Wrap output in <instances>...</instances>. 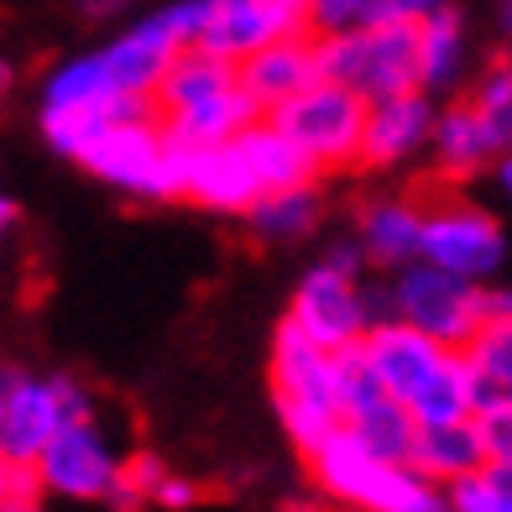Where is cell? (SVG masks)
<instances>
[{
    "mask_svg": "<svg viewBox=\"0 0 512 512\" xmlns=\"http://www.w3.org/2000/svg\"><path fill=\"white\" fill-rule=\"evenodd\" d=\"M0 392H6V371H0Z\"/></svg>",
    "mask_w": 512,
    "mask_h": 512,
    "instance_id": "cell-37",
    "label": "cell"
},
{
    "mask_svg": "<svg viewBox=\"0 0 512 512\" xmlns=\"http://www.w3.org/2000/svg\"><path fill=\"white\" fill-rule=\"evenodd\" d=\"M507 142H512V126L492 121L471 100H450L445 110L434 105V126H429L424 152H434V168L445 183H465V178L486 173L497 157H507Z\"/></svg>",
    "mask_w": 512,
    "mask_h": 512,
    "instance_id": "cell-15",
    "label": "cell"
},
{
    "mask_svg": "<svg viewBox=\"0 0 512 512\" xmlns=\"http://www.w3.org/2000/svg\"><path fill=\"white\" fill-rule=\"evenodd\" d=\"M304 460H309L314 486L335 502L371 507V512H439L445 507L434 481H424L413 465L371 455L361 439L345 434V424L324 434L314 450H304Z\"/></svg>",
    "mask_w": 512,
    "mask_h": 512,
    "instance_id": "cell-1",
    "label": "cell"
},
{
    "mask_svg": "<svg viewBox=\"0 0 512 512\" xmlns=\"http://www.w3.org/2000/svg\"><path fill=\"white\" fill-rule=\"evenodd\" d=\"M298 32H309V0H209L204 32L194 48H209L225 63H241L246 53Z\"/></svg>",
    "mask_w": 512,
    "mask_h": 512,
    "instance_id": "cell-13",
    "label": "cell"
},
{
    "mask_svg": "<svg viewBox=\"0 0 512 512\" xmlns=\"http://www.w3.org/2000/svg\"><path fill=\"white\" fill-rule=\"evenodd\" d=\"M418 32V89L424 95H455L465 74V16L460 6H434L413 21Z\"/></svg>",
    "mask_w": 512,
    "mask_h": 512,
    "instance_id": "cell-20",
    "label": "cell"
},
{
    "mask_svg": "<svg viewBox=\"0 0 512 512\" xmlns=\"http://www.w3.org/2000/svg\"><path fill=\"white\" fill-rule=\"evenodd\" d=\"M262 194L241 142H209V147H183L178 157V199H189L215 215H241V209Z\"/></svg>",
    "mask_w": 512,
    "mask_h": 512,
    "instance_id": "cell-16",
    "label": "cell"
},
{
    "mask_svg": "<svg viewBox=\"0 0 512 512\" xmlns=\"http://www.w3.org/2000/svg\"><path fill=\"white\" fill-rule=\"evenodd\" d=\"M387 314L408 319L413 330H424L429 340L460 351V345L476 335L481 319L512 314V304L492 283H471V277L445 272V267L424 262V256H413V262H403L387 283Z\"/></svg>",
    "mask_w": 512,
    "mask_h": 512,
    "instance_id": "cell-2",
    "label": "cell"
},
{
    "mask_svg": "<svg viewBox=\"0 0 512 512\" xmlns=\"http://www.w3.org/2000/svg\"><path fill=\"white\" fill-rule=\"evenodd\" d=\"M319 189L314 183H288V189H262L241 215L251 220V230L262 241H298L319 225Z\"/></svg>",
    "mask_w": 512,
    "mask_h": 512,
    "instance_id": "cell-25",
    "label": "cell"
},
{
    "mask_svg": "<svg viewBox=\"0 0 512 512\" xmlns=\"http://www.w3.org/2000/svg\"><path fill=\"white\" fill-rule=\"evenodd\" d=\"M319 79L356 89L361 100L418 89V32L408 16H371L361 27L314 32Z\"/></svg>",
    "mask_w": 512,
    "mask_h": 512,
    "instance_id": "cell-3",
    "label": "cell"
},
{
    "mask_svg": "<svg viewBox=\"0 0 512 512\" xmlns=\"http://www.w3.org/2000/svg\"><path fill=\"white\" fill-rule=\"evenodd\" d=\"M356 246L366 267L398 272L418 256V199H371L356 220Z\"/></svg>",
    "mask_w": 512,
    "mask_h": 512,
    "instance_id": "cell-22",
    "label": "cell"
},
{
    "mask_svg": "<svg viewBox=\"0 0 512 512\" xmlns=\"http://www.w3.org/2000/svg\"><path fill=\"white\" fill-rule=\"evenodd\" d=\"M11 84H16V68L0 58V110H6V100H11Z\"/></svg>",
    "mask_w": 512,
    "mask_h": 512,
    "instance_id": "cell-35",
    "label": "cell"
},
{
    "mask_svg": "<svg viewBox=\"0 0 512 512\" xmlns=\"http://www.w3.org/2000/svg\"><path fill=\"white\" fill-rule=\"evenodd\" d=\"M89 413H95V398L74 377H6V392H0V460L32 465L37 450L68 418Z\"/></svg>",
    "mask_w": 512,
    "mask_h": 512,
    "instance_id": "cell-9",
    "label": "cell"
},
{
    "mask_svg": "<svg viewBox=\"0 0 512 512\" xmlns=\"http://www.w3.org/2000/svg\"><path fill=\"white\" fill-rule=\"evenodd\" d=\"M434 6H450V0H382L377 16H408V21H418V16L434 11Z\"/></svg>",
    "mask_w": 512,
    "mask_h": 512,
    "instance_id": "cell-33",
    "label": "cell"
},
{
    "mask_svg": "<svg viewBox=\"0 0 512 512\" xmlns=\"http://www.w3.org/2000/svg\"><path fill=\"white\" fill-rule=\"evenodd\" d=\"M32 471L42 481V497H68V502H105L115 476H121V450L110 434L89 418H68V424L37 450Z\"/></svg>",
    "mask_w": 512,
    "mask_h": 512,
    "instance_id": "cell-10",
    "label": "cell"
},
{
    "mask_svg": "<svg viewBox=\"0 0 512 512\" xmlns=\"http://www.w3.org/2000/svg\"><path fill=\"white\" fill-rule=\"evenodd\" d=\"M256 115H262V110H256V100L246 95L236 79H230L225 89H215V95H204L194 105L162 110L157 121H162V131H168L178 147H209V142H230V136L246 131Z\"/></svg>",
    "mask_w": 512,
    "mask_h": 512,
    "instance_id": "cell-19",
    "label": "cell"
},
{
    "mask_svg": "<svg viewBox=\"0 0 512 512\" xmlns=\"http://www.w3.org/2000/svg\"><path fill=\"white\" fill-rule=\"evenodd\" d=\"M382 11V0H309V32H340L361 27Z\"/></svg>",
    "mask_w": 512,
    "mask_h": 512,
    "instance_id": "cell-31",
    "label": "cell"
},
{
    "mask_svg": "<svg viewBox=\"0 0 512 512\" xmlns=\"http://www.w3.org/2000/svg\"><path fill=\"white\" fill-rule=\"evenodd\" d=\"M136 110H152V105L121 95L110 84L100 53H79V58L58 63L48 84H42V136H48V147L58 157H79L105 121L136 115Z\"/></svg>",
    "mask_w": 512,
    "mask_h": 512,
    "instance_id": "cell-6",
    "label": "cell"
},
{
    "mask_svg": "<svg viewBox=\"0 0 512 512\" xmlns=\"http://www.w3.org/2000/svg\"><path fill=\"white\" fill-rule=\"evenodd\" d=\"M418 256L445 272H460L471 283H492L507 262V236L492 209H481L471 199L439 194L418 199Z\"/></svg>",
    "mask_w": 512,
    "mask_h": 512,
    "instance_id": "cell-8",
    "label": "cell"
},
{
    "mask_svg": "<svg viewBox=\"0 0 512 512\" xmlns=\"http://www.w3.org/2000/svg\"><path fill=\"white\" fill-rule=\"evenodd\" d=\"M288 324L298 335H309L324 351H345L356 345L361 330L371 324L366 314V272H351L324 256L319 267H309L293 288V304H288Z\"/></svg>",
    "mask_w": 512,
    "mask_h": 512,
    "instance_id": "cell-11",
    "label": "cell"
},
{
    "mask_svg": "<svg viewBox=\"0 0 512 512\" xmlns=\"http://www.w3.org/2000/svg\"><path fill=\"white\" fill-rule=\"evenodd\" d=\"M272 403L298 450H314L330 429H340L335 398V351L314 345L283 319L272 335Z\"/></svg>",
    "mask_w": 512,
    "mask_h": 512,
    "instance_id": "cell-5",
    "label": "cell"
},
{
    "mask_svg": "<svg viewBox=\"0 0 512 512\" xmlns=\"http://www.w3.org/2000/svg\"><path fill=\"white\" fill-rule=\"evenodd\" d=\"M486 460L481 450V434L471 418H434V424H418L413 429V450H408V465L424 481L445 486L465 471H476V465Z\"/></svg>",
    "mask_w": 512,
    "mask_h": 512,
    "instance_id": "cell-21",
    "label": "cell"
},
{
    "mask_svg": "<svg viewBox=\"0 0 512 512\" xmlns=\"http://www.w3.org/2000/svg\"><path fill=\"white\" fill-rule=\"evenodd\" d=\"M356 351L366 356L377 387L387 392V398H398L403 408H413L418 392H424L450 361V345L429 340L424 330H413V324L398 319V314L371 319L361 330V340H356Z\"/></svg>",
    "mask_w": 512,
    "mask_h": 512,
    "instance_id": "cell-12",
    "label": "cell"
},
{
    "mask_svg": "<svg viewBox=\"0 0 512 512\" xmlns=\"http://www.w3.org/2000/svg\"><path fill=\"white\" fill-rule=\"evenodd\" d=\"M471 424L481 434V450L486 460H512V398H497L471 413Z\"/></svg>",
    "mask_w": 512,
    "mask_h": 512,
    "instance_id": "cell-29",
    "label": "cell"
},
{
    "mask_svg": "<svg viewBox=\"0 0 512 512\" xmlns=\"http://www.w3.org/2000/svg\"><path fill=\"white\" fill-rule=\"evenodd\" d=\"M236 142L251 162V173L262 189H288V183H319V168L298 152L283 131H277L267 115H256V121L246 131H236Z\"/></svg>",
    "mask_w": 512,
    "mask_h": 512,
    "instance_id": "cell-23",
    "label": "cell"
},
{
    "mask_svg": "<svg viewBox=\"0 0 512 512\" xmlns=\"http://www.w3.org/2000/svg\"><path fill=\"white\" fill-rule=\"evenodd\" d=\"M152 502H162V507H194V502H199V486L183 481V476H173V471H162Z\"/></svg>",
    "mask_w": 512,
    "mask_h": 512,
    "instance_id": "cell-32",
    "label": "cell"
},
{
    "mask_svg": "<svg viewBox=\"0 0 512 512\" xmlns=\"http://www.w3.org/2000/svg\"><path fill=\"white\" fill-rule=\"evenodd\" d=\"M11 225H16V199H6V194H0V241L11 236Z\"/></svg>",
    "mask_w": 512,
    "mask_h": 512,
    "instance_id": "cell-34",
    "label": "cell"
},
{
    "mask_svg": "<svg viewBox=\"0 0 512 512\" xmlns=\"http://www.w3.org/2000/svg\"><path fill=\"white\" fill-rule=\"evenodd\" d=\"M267 121L304 152L319 173H351L356 168V142L366 121V100L356 89L335 79H314L283 105L267 110Z\"/></svg>",
    "mask_w": 512,
    "mask_h": 512,
    "instance_id": "cell-7",
    "label": "cell"
},
{
    "mask_svg": "<svg viewBox=\"0 0 512 512\" xmlns=\"http://www.w3.org/2000/svg\"><path fill=\"white\" fill-rule=\"evenodd\" d=\"M230 79H236V63L215 58L209 48H178L173 63L162 68V79L152 89V110H178V105H194L204 95H215V89H225Z\"/></svg>",
    "mask_w": 512,
    "mask_h": 512,
    "instance_id": "cell-24",
    "label": "cell"
},
{
    "mask_svg": "<svg viewBox=\"0 0 512 512\" xmlns=\"http://www.w3.org/2000/svg\"><path fill=\"white\" fill-rule=\"evenodd\" d=\"M465 100H471L476 110H486L492 121L512 126V68H507V63H492V68H486V74L471 84V95H465Z\"/></svg>",
    "mask_w": 512,
    "mask_h": 512,
    "instance_id": "cell-30",
    "label": "cell"
},
{
    "mask_svg": "<svg viewBox=\"0 0 512 512\" xmlns=\"http://www.w3.org/2000/svg\"><path fill=\"white\" fill-rule=\"evenodd\" d=\"M178 157L183 147L162 131L157 110H136L105 121L74 162L131 199H178Z\"/></svg>",
    "mask_w": 512,
    "mask_h": 512,
    "instance_id": "cell-4",
    "label": "cell"
},
{
    "mask_svg": "<svg viewBox=\"0 0 512 512\" xmlns=\"http://www.w3.org/2000/svg\"><path fill=\"white\" fill-rule=\"evenodd\" d=\"M429 126H434V95H424V89H398V95L366 100L356 168L361 173L403 168V162H413L418 152L429 147Z\"/></svg>",
    "mask_w": 512,
    "mask_h": 512,
    "instance_id": "cell-14",
    "label": "cell"
},
{
    "mask_svg": "<svg viewBox=\"0 0 512 512\" xmlns=\"http://www.w3.org/2000/svg\"><path fill=\"white\" fill-rule=\"evenodd\" d=\"M439 497L455 512H512V460H481L476 471L439 486Z\"/></svg>",
    "mask_w": 512,
    "mask_h": 512,
    "instance_id": "cell-27",
    "label": "cell"
},
{
    "mask_svg": "<svg viewBox=\"0 0 512 512\" xmlns=\"http://www.w3.org/2000/svg\"><path fill=\"white\" fill-rule=\"evenodd\" d=\"M319 79V58H314V32H298V37H277L267 48H256L236 63V84L256 100V110H272L283 105L288 95H298L304 84Z\"/></svg>",
    "mask_w": 512,
    "mask_h": 512,
    "instance_id": "cell-18",
    "label": "cell"
},
{
    "mask_svg": "<svg viewBox=\"0 0 512 512\" xmlns=\"http://www.w3.org/2000/svg\"><path fill=\"white\" fill-rule=\"evenodd\" d=\"M115 6H121V0H79V11H89V16H105Z\"/></svg>",
    "mask_w": 512,
    "mask_h": 512,
    "instance_id": "cell-36",
    "label": "cell"
},
{
    "mask_svg": "<svg viewBox=\"0 0 512 512\" xmlns=\"http://www.w3.org/2000/svg\"><path fill=\"white\" fill-rule=\"evenodd\" d=\"M413 429H418V418H413L398 398H387V392H377V398H366L361 408L345 413V434L361 439V445H366L371 455L398 460V465H408Z\"/></svg>",
    "mask_w": 512,
    "mask_h": 512,
    "instance_id": "cell-26",
    "label": "cell"
},
{
    "mask_svg": "<svg viewBox=\"0 0 512 512\" xmlns=\"http://www.w3.org/2000/svg\"><path fill=\"white\" fill-rule=\"evenodd\" d=\"M460 356L471 361L481 377H492L502 387H512V314H492L476 324V335L460 345Z\"/></svg>",
    "mask_w": 512,
    "mask_h": 512,
    "instance_id": "cell-28",
    "label": "cell"
},
{
    "mask_svg": "<svg viewBox=\"0 0 512 512\" xmlns=\"http://www.w3.org/2000/svg\"><path fill=\"white\" fill-rule=\"evenodd\" d=\"M178 48H183V42L168 32V21L152 11L147 21H136V27H126L115 42H105V48H100V63H105V74H110V84L121 89V95L152 105V89H157L162 68L173 63Z\"/></svg>",
    "mask_w": 512,
    "mask_h": 512,
    "instance_id": "cell-17",
    "label": "cell"
}]
</instances>
